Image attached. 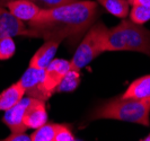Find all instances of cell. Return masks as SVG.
<instances>
[{
  "label": "cell",
  "mask_w": 150,
  "mask_h": 141,
  "mask_svg": "<svg viewBox=\"0 0 150 141\" xmlns=\"http://www.w3.org/2000/svg\"><path fill=\"white\" fill-rule=\"evenodd\" d=\"M106 51H132L150 57V30L132 21H123L107 30Z\"/></svg>",
  "instance_id": "3957f363"
},
{
  "label": "cell",
  "mask_w": 150,
  "mask_h": 141,
  "mask_svg": "<svg viewBox=\"0 0 150 141\" xmlns=\"http://www.w3.org/2000/svg\"><path fill=\"white\" fill-rule=\"evenodd\" d=\"M117 120L141 125H150V101L131 98H113L97 106L90 113L88 121Z\"/></svg>",
  "instance_id": "7a4b0ae2"
},
{
  "label": "cell",
  "mask_w": 150,
  "mask_h": 141,
  "mask_svg": "<svg viewBox=\"0 0 150 141\" xmlns=\"http://www.w3.org/2000/svg\"><path fill=\"white\" fill-rule=\"evenodd\" d=\"M107 27L102 22H95L83 35L70 61V70L78 71L89 64L99 54L105 52Z\"/></svg>",
  "instance_id": "277c9868"
},
{
  "label": "cell",
  "mask_w": 150,
  "mask_h": 141,
  "mask_svg": "<svg viewBox=\"0 0 150 141\" xmlns=\"http://www.w3.org/2000/svg\"><path fill=\"white\" fill-rule=\"evenodd\" d=\"M30 1L34 2L41 9H49V8L58 7V6H62V5L71 4V2L77 1V0H30Z\"/></svg>",
  "instance_id": "d6986e66"
},
{
  "label": "cell",
  "mask_w": 150,
  "mask_h": 141,
  "mask_svg": "<svg viewBox=\"0 0 150 141\" xmlns=\"http://www.w3.org/2000/svg\"><path fill=\"white\" fill-rule=\"evenodd\" d=\"M6 141H30V135L25 134V132L23 133H10V135H8L6 139H4Z\"/></svg>",
  "instance_id": "ffe728a7"
},
{
  "label": "cell",
  "mask_w": 150,
  "mask_h": 141,
  "mask_svg": "<svg viewBox=\"0 0 150 141\" xmlns=\"http://www.w3.org/2000/svg\"><path fill=\"white\" fill-rule=\"evenodd\" d=\"M98 5L103 6L107 13L116 16L119 18H125L129 15V4L128 0H95Z\"/></svg>",
  "instance_id": "4fadbf2b"
},
{
  "label": "cell",
  "mask_w": 150,
  "mask_h": 141,
  "mask_svg": "<svg viewBox=\"0 0 150 141\" xmlns=\"http://www.w3.org/2000/svg\"><path fill=\"white\" fill-rule=\"evenodd\" d=\"M16 52V43L13 37H4L0 40V60L13 58Z\"/></svg>",
  "instance_id": "e0dca14e"
},
{
  "label": "cell",
  "mask_w": 150,
  "mask_h": 141,
  "mask_svg": "<svg viewBox=\"0 0 150 141\" xmlns=\"http://www.w3.org/2000/svg\"><path fill=\"white\" fill-rule=\"evenodd\" d=\"M129 15L133 23L143 25L150 19V7L143 5H132V9L129 11Z\"/></svg>",
  "instance_id": "2e32d148"
},
{
  "label": "cell",
  "mask_w": 150,
  "mask_h": 141,
  "mask_svg": "<svg viewBox=\"0 0 150 141\" xmlns=\"http://www.w3.org/2000/svg\"><path fill=\"white\" fill-rule=\"evenodd\" d=\"M26 94V89L17 81L0 93V111H7L19 103Z\"/></svg>",
  "instance_id": "7c38bea8"
},
{
  "label": "cell",
  "mask_w": 150,
  "mask_h": 141,
  "mask_svg": "<svg viewBox=\"0 0 150 141\" xmlns=\"http://www.w3.org/2000/svg\"><path fill=\"white\" fill-rule=\"evenodd\" d=\"M58 128L59 124L57 123L46 122L42 126L35 129V131L30 134V141H54Z\"/></svg>",
  "instance_id": "9a60e30c"
},
{
  "label": "cell",
  "mask_w": 150,
  "mask_h": 141,
  "mask_svg": "<svg viewBox=\"0 0 150 141\" xmlns=\"http://www.w3.org/2000/svg\"><path fill=\"white\" fill-rule=\"evenodd\" d=\"M6 8L11 15L25 24L34 21L41 13V8L30 0H11Z\"/></svg>",
  "instance_id": "9c48e42d"
},
{
  "label": "cell",
  "mask_w": 150,
  "mask_h": 141,
  "mask_svg": "<svg viewBox=\"0 0 150 141\" xmlns=\"http://www.w3.org/2000/svg\"><path fill=\"white\" fill-rule=\"evenodd\" d=\"M26 24L9 13L6 7H0V40L4 37L24 36Z\"/></svg>",
  "instance_id": "ba28073f"
},
{
  "label": "cell",
  "mask_w": 150,
  "mask_h": 141,
  "mask_svg": "<svg viewBox=\"0 0 150 141\" xmlns=\"http://www.w3.org/2000/svg\"><path fill=\"white\" fill-rule=\"evenodd\" d=\"M43 76H44V69H38V68L28 66L27 70L23 74V76L18 81L21 82V85L26 89V93H27L38 86L42 80Z\"/></svg>",
  "instance_id": "5bb4252c"
},
{
  "label": "cell",
  "mask_w": 150,
  "mask_h": 141,
  "mask_svg": "<svg viewBox=\"0 0 150 141\" xmlns=\"http://www.w3.org/2000/svg\"><path fill=\"white\" fill-rule=\"evenodd\" d=\"M143 141H150V133L148 134V135H147V137H146V138H144V139H142Z\"/></svg>",
  "instance_id": "603a6c76"
},
{
  "label": "cell",
  "mask_w": 150,
  "mask_h": 141,
  "mask_svg": "<svg viewBox=\"0 0 150 141\" xmlns=\"http://www.w3.org/2000/svg\"><path fill=\"white\" fill-rule=\"evenodd\" d=\"M121 97L139 101H150V74L142 76L131 82Z\"/></svg>",
  "instance_id": "8fae6325"
},
{
  "label": "cell",
  "mask_w": 150,
  "mask_h": 141,
  "mask_svg": "<svg viewBox=\"0 0 150 141\" xmlns=\"http://www.w3.org/2000/svg\"><path fill=\"white\" fill-rule=\"evenodd\" d=\"M76 138L72 134L70 126L67 124H59L58 131L55 133L54 141H75Z\"/></svg>",
  "instance_id": "ac0fdd59"
},
{
  "label": "cell",
  "mask_w": 150,
  "mask_h": 141,
  "mask_svg": "<svg viewBox=\"0 0 150 141\" xmlns=\"http://www.w3.org/2000/svg\"><path fill=\"white\" fill-rule=\"evenodd\" d=\"M70 70V61L64 59H53L44 69V76L34 89L27 91L30 97L46 101L54 94L59 85Z\"/></svg>",
  "instance_id": "5b68a950"
},
{
  "label": "cell",
  "mask_w": 150,
  "mask_h": 141,
  "mask_svg": "<svg viewBox=\"0 0 150 141\" xmlns=\"http://www.w3.org/2000/svg\"><path fill=\"white\" fill-rule=\"evenodd\" d=\"M47 122V113L45 108V103L42 99L30 97L26 111L24 114V124L27 129H38Z\"/></svg>",
  "instance_id": "52a82bcc"
},
{
  "label": "cell",
  "mask_w": 150,
  "mask_h": 141,
  "mask_svg": "<svg viewBox=\"0 0 150 141\" xmlns=\"http://www.w3.org/2000/svg\"><path fill=\"white\" fill-rule=\"evenodd\" d=\"M60 43V41H57V40L45 41L44 44L42 45L35 52V54L32 57L30 62V67H35L38 68V69H45L51 63V61L54 59L55 53L58 51V47H59Z\"/></svg>",
  "instance_id": "30bf717a"
},
{
  "label": "cell",
  "mask_w": 150,
  "mask_h": 141,
  "mask_svg": "<svg viewBox=\"0 0 150 141\" xmlns=\"http://www.w3.org/2000/svg\"><path fill=\"white\" fill-rule=\"evenodd\" d=\"M30 102V97L23 98L19 103L15 106L5 111V115L2 118L4 124L9 128L11 133H23L27 129V126L24 124V114L26 111V107Z\"/></svg>",
  "instance_id": "8992f818"
},
{
  "label": "cell",
  "mask_w": 150,
  "mask_h": 141,
  "mask_svg": "<svg viewBox=\"0 0 150 141\" xmlns=\"http://www.w3.org/2000/svg\"><path fill=\"white\" fill-rule=\"evenodd\" d=\"M9 1H11V0H0V7H6V5Z\"/></svg>",
  "instance_id": "7402d4cb"
},
{
  "label": "cell",
  "mask_w": 150,
  "mask_h": 141,
  "mask_svg": "<svg viewBox=\"0 0 150 141\" xmlns=\"http://www.w3.org/2000/svg\"><path fill=\"white\" fill-rule=\"evenodd\" d=\"M100 10L96 1L77 0L58 7L41 9L40 15L26 23L25 37L43 38L44 41H68L75 45L96 22Z\"/></svg>",
  "instance_id": "6da1fadb"
},
{
  "label": "cell",
  "mask_w": 150,
  "mask_h": 141,
  "mask_svg": "<svg viewBox=\"0 0 150 141\" xmlns=\"http://www.w3.org/2000/svg\"><path fill=\"white\" fill-rule=\"evenodd\" d=\"M130 5H143L150 7V0H128Z\"/></svg>",
  "instance_id": "44dd1931"
}]
</instances>
